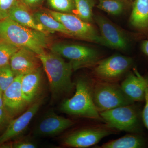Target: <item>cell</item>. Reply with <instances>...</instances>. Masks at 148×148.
Masks as SVG:
<instances>
[{
  "label": "cell",
  "mask_w": 148,
  "mask_h": 148,
  "mask_svg": "<svg viewBox=\"0 0 148 148\" xmlns=\"http://www.w3.org/2000/svg\"><path fill=\"white\" fill-rule=\"evenodd\" d=\"M0 40L27 48L38 55L44 53L49 43L47 34L21 26L9 18L0 21Z\"/></svg>",
  "instance_id": "cell-1"
},
{
  "label": "cell",
  "mask_w": 148,
  "mask_h": 148,
  "mask_svg": "<svg viewBox=\"0 0 148 148\" xmlns=\"http://www.w3.org/2000/svg\"><path fill=\"white\" fill-rule=\"evenodd\" d=\"M45 71L51 90L56 96L71 92L75 86L72 82L73 69L70 63L56 53L45 52L38 55Z\"/></svg>",
  "instance_id": "cell-2"
},
{
  "label": "cell",
  "mask_w": 148,
  "mask_h": 148,
  "mask_svg": "<svg viewBox=\"0 0 148 148\" xmlns=\"http://www.w3.org/2000/svg\"><path fill=\"white\" fill-rule=\"evenodd\" d=\"M75 84V95L66 99L61 104V110L64 112L92 119H101L95 107L92 96V86L88 80L80 78Z\"/></svg>",
  "instance_id": "cell-3"
},
{
  "label": "cell",
  "mask_w": 148,
  "mask_h": 148,
  "mask_svg": "<svg viewBox=\"0 0 148 148\" xmlns=\"http://www.w3.org/2000/svg\"><path fill=\"white\" fill-rule=\"evenodd\" d=\"M142 111L134 103L100 112V114L112 128L131 133H143Z\"/></svg>",
  "instance_id": "cell-4"
},
{
  "label": "cell",
  "mask_w": 148,
  "mask_h": 148,
  "mask_svg": "<svg viewBox=\"0 0 148 148\" xmlns=\"http://www.w3.org/2000/svg\"><path fill=\"white\" fill-rule=\"evenodd\" d=\"M50 49L51 52L68 59L74 71L92 66L99 58L96 49L86 46L58 42L52 45Z\"/></svg>",
  "instance_id": "cell-5"
},
{
  "label": "cell",
  "mask_w": 148,
  "mask_h": 148,
  "mask_svg": "<svg viewBox=\"0 0 148 148\" xmlns=\"http://www.w3.org/2000/svg\"><path fill=\"white\" fill-rule=\"evenodd\" d=\"M46 12L61 22L71 34V36L106 46V43L95 27L75 14L61 13L52 10Z\"/></svg>",
  "instance_id": "cell-6"
},
{
  "label": "cell",
  "mask_w": 148,
  "mask_h": 148,
  "mask_svg": "<svg viewBox=\"0 0 148 148\" xmlns=\"http://www.w3.org/2000/svg\"><path fill=\"white\" fill-rule=\"evenodd\" d=\"M92 96L99 112L135 103L125 94L120 86L109 82L96 84L92 88Z\"/></svg>",
  "instance_id": "cell-7"
},
{
  "label": "cell",
  "mask_w": 148,
  "mask_h": 148,
  "mask_svg": "<svg viewBox=\"0 0 148 148\" xmlns=\"http://www.w3.org/2000/svg\"><path fill=\"white\" fill-rule=\"evenodd\" d=\"M133 64L130 57L115 54L100 61L94 69V73L101 79L112 80L121 77Z\"/></svg>",
  "instance_id": "cell-8"
},
{
  "label": "cell",
  "mask_w": 148,
  "mask_h": 148,
  "mask_svg": "<svg viewBox=\"0 0 148 148\" xmlns=\"http://www.w3.org/2000/svg\"><path fill=\"white\" fill-rule=\"evenodd\" d=\"M94 18L106 47L117 50H127L129 40L121 29L103 15H97Z\"/></svg>",
  "instance_id": "cell-9"
},
{
  "label": "cell",
  "mask_w": 148,
  "mask_h": 148,
  "mask_svg": "<svg viewBox=\"0 0 148 148\" xmlns=\"http://www.w3.org/2000/svg\"><path fill=\"white\" fill-rule=\"evenodd\" d=\"M112 133V130L106 127L85 128L78 130L68 135L64 140V144L65 145L72 147H89Z\"/></svg>",
  "instance_id": "cell-10"
},
{
  "label": "cell",
  "mask_w": 148,
  "mask_h": 148,
  "mask_svg": "<svg viewBox=\"0 0 148 148\" xmlns=\"http://www.w3.org/2000/svg\"><path fill=\"white\" fill-rule=\"evenodd\" d=\"M41 64L38 54L25 47L20 48L10 61V65L15 76L31 73L40 68Z\"/></svg>",
  "instance_id": "cell-11"
},
{
  "label": "cell",
  "mask_w": 148,
  "mask_h": 148,
  "mask_svg": "<svg viewBox=\"0 0 148 148\" xmlns=\"http://www.w3.org/2000/svg\"><path fill=\"white\" fill-rule=\"evenodd\" d=\"M120 86L125 94L132 102H144L146 89L148 88V77L142 75L135 68Z\"/></svg>",
  "instance_id": "cell-12"
},
{
  "label": "cell",
  "mask_w": 148,
  "mask_h": 148,
  "mask_svg": "<svg viewBox=\"0 0 148 148\" xmlns=\"http://www.w3.org/2000/svg\"><path fill=\"white\" fill-rule=\"evenodd\" d=\"M23 75L15 76L12 83L3 92L4 109L11 114L19 112L28 104L21 91V80Z\"/></svg>",
  "instance_id": "cell-13"
},
{
  "label": "cell",
  "mask_w": 148,
  "mask_h": 148,
  "mask_svg": "<svg viewBox=\"0 0 148 148\" xmlns=\"http://www.w3.org/2000/svg\"><path fill=\"white\" fill-rule=\"evenodd\" d=\"M40 106L39 103H34L21 116L11 121L5 131L0 136V145L23 133L38 111Z\"/></svg>",
  "instance_id": "cell-14"
},
{
  "label": "cell",
  "mask_w": 148,
  "mask_h": 148,
  "mask_svg": "<svg viewBox=\"0 0 148 148\" xmlns=\"http://www.w3.org/2000/svg\"><path fill=\"white\" fill-rule=\"evenodd\" d=\"M72 120L51 113L40 122L35 130V133L41 136H51L59 134L75 124Z\"/></svg>",
  "instance_id": "cell-15"
},
{
  "label": "cell",
  "mask_w": 148,
  "mask_h": 148,
  "mask_svg": "<svg viewBox=\"0 0 148 148\" xmlns=\"http://www.w3.org/2000/svg\"><path fill=\"white\" fill-rule=\"evenodd\" d=\"M130 23L138 32L148 34V0H135Z\"/></svg>",
  "instance_id": "cell-16"
},
{
  "label": "cell",
  "mask_w": 148,
  "mask_h": 148,
  "mask_svg": "<svg viewBox=\"0 0 148 148\" xmlns=\"http://www.w3.org/2000/svg\"><path fill=\"white\" fill-rule=\"evenodd\" d=\"M42 76V69L40 68L22 76L21 91L27 104L31 103L38 94L41 83Z\"/></svg>",
  "instance_id": "cell-17"
},
{
  "label": "cell",
  "mask_w": 148,
  "mask_h": 148,
  "mask_svg": "<svg viewBox=\"0 0 148 148\" xmlns=\"http://www.w3.org/2000/svg\"><path fill=\"white\" fill-rule=\"evenodd\" d=\"M30 11L19 1L11 10L8 18L21 26L48 34L37 22Z\"/></svg>",
  "instance_id": "cell-18"
},
{
  "label": "cell",
  "mask_w": 148,
  "mask_h": 148,
  "mask_svg": "<svg viewBox=\"0 0 148 148\" xmlns=\"http://www.w3.org/2000/svg\"><path fill=\"white\" fill-rule=\"evenodd\" d=\"M147 145V140L142 133H132L105 143L101 148H142Z\"/></svg>",
  "instance_id": "cell-19"
},
{
  "label": "cell",
  "mask_w": 148,
  "mask_h": 148,
  "mask_svg": "<svg viewBox=\"0 0 148 148\" xmlns=\"http://www.w3.org/2000/svg\"><path fill=\"white\" fill-rule=\"evenodd\" d=\"M33 14L37 22L41 25L48 33L58 32L71 36L64 25L46 12L36 11Z\"/></svg>",
  "instance_id": "cell-20"
},
{
  "label": "cell",
  "mask_w": 148,
  "mask_h": 148,
  "mask_svg": "<svg viewBox=\"0 0 148 148\" xmlns=\"http://www.w3.org/2000/svg\"><path fill=\"white\" fill-rule=\"evenodd\" d=\"M75 14L82 20L90 23L93 20V8L95 5L94 0H74Z\"/></svg>",
  "instance_id": "cell-21"
},
{
  "label": "cell",
  "mask_w": 148,
  "mask_h": 148,
  "mask_svg": "<svg viewBox=\"0 0 148 148\" xmlns=\"http://www.w3.org/2000/svg\"><path fill=\"white\" fill-rule=\"evenodd\" d=\"M122 0H98L97 7L111 15L117 16L121 14L125 9Z\"/></svg>",
  "instance_id": "cell-22"
},
{
  "label": "cell",
  "mask_w": 148,
  "mask_h": 148,
  "mask_svg": "<svg viewBox=\"0 0 148 148\" xmlns=\"http://www.w3.org/2000/svg\"><path fill=\"white\" fill-rule=\"evenodd\" d=\"M47 2L51 10L61 13H75L74 0H47Z\"/></svg>",
  "instance_id": "cell-23"
},
{
  "label": "cell",
  "mask_w": 148,
  "mask_h": 148,
  "mask_svg": "<svg viewBox=\"0 0 148 148\" xmlns=\"http://www.w3.org/2000/svg\"><path fill=\"white\" fill-rule=\"evenodd\" d=\"M20 48L4 41L0 40V67L9 64L12 56Z\"/></svg>",
  "instance_id": "cell-24"
},
{
  "label": "cell",
  "mask_w": 148,
  "mask_h": 148,
  "mask_svg": "<svg viewBox=\"0 0 148 148\" xmlns=\"http://www.w3.org/2000/svg\"><path fill=\"white\" fill-rule=\"evenodd\" d=\"M15 77L10 64L0 67V90L3 92L12 83Z\"/></svg>",
  "instance_id": "cell-25"
},
{
  "label": "cell",
  "mask_w": 148,
  "mask_h": 148,
  "mask_svg": "<svg viewBox=\"0 0 148 148\" xmlns=\"http://www.w3.org/2000/svg\"><path fill=\"white\" fill-rule=\"evenodd\" d=\"M19 0H0V21L8 18L11 10Z\"/></svg>",
  "instance_id": "cell-26"
},
{
  "label": "cell",
  "mask_w": 148,
  "mask_h": 148,
  "mask_svg": "<svg viewBox=\"0 0 148 148\" xmlns=\"http://www.w3.org/2000/svg\"><path fill=\"white\" fill-rule=\"evenodd\" d=\"M45 0H19L21 4L30 10H36L42 5Z\"/></svg>",
  "instance_id": "cell-27"
},
{
  "label": "cell",
  "mask_w": 148,
  "mask_h": 148,
  "mask_svg": "<svg viewBox=\"0 0 148 148\" xmlns=\"http://www.w3.org/2000/svg\"><path fill=\"white\" fill-rule=\"evenodd\" d=\"M145 106L142 111V118L144 126L148 131V88H146L145 95Z\"/></svg>",
  "instance_id": "cell-28"
},
{
  "label": "cell",
  "mask_w": 148,
  "mask_h": 148,
  "mask_svg": "<svg viewBox=\"0 0 148 148\" xmlns=\"http://www.w3.org/2000/svg\"><path fill=\"white\" fill-rule=\"evenodd\" d=\"M8 147L14 148H35L36 146L31 142L27 141H20L14 143L11 146H8Z\"/></svg>",
  "instance_id": "cell-29"
},
{
  "label": "cell",
  "mask_w": 148,
  "mask_h": 148,
  "mask_svg": "<svg viewBox=\"0 0 148 148\" xmlns=\"http://www.w3.org/2000/svg\"><path fill=\"white\" fill-rule=\"evenodd\" d=\"M141 49L142 52L148 57V40H145L142 42Z\"/></svg>",
  "instance_id": "cell-30"
},
{
  "label": "cell",
  "mask_w": 148,
  "mask_h": 148,
  "mask_svg": "<svg viewBox=\"0 0 148 148\" xmlns=\"http://www.w3.org/2000/svg\"><path fill=\"white\" fill-rule=\"evenodd\" d=\"M5 117V110L4 108H0V125L4 121Z\"/></svg>",
  "instance_id": "cell-31"
},
{
  "label": "cell",
  "mask_w": 148,
  "mask_h": 148,
  "mask_svg": "<svg viewBox=\"0 0 148 148\" xmlns=\"http://www.w3.org/2000/svg\"><path fill=\"white\" fill-rule=\"evenodd\" d=\"M0 108H4L3 98V92L0 90Z\"/></svg>",
  "instance_id": "cell-32"
}]
</instances>
